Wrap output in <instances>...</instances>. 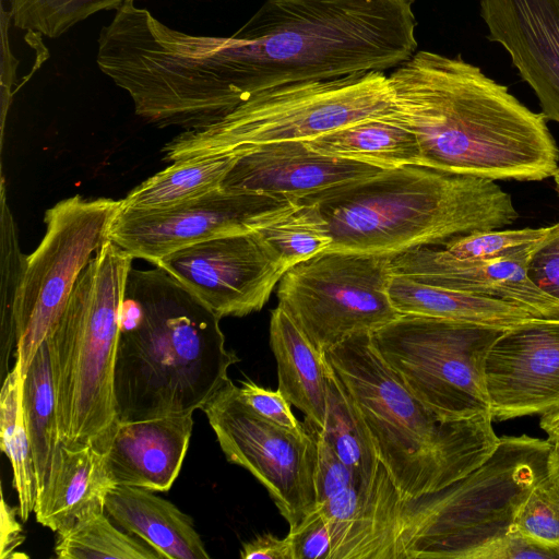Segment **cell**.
<instances>
[{"label": "cell", "mask_w": 559, "mask_h": 559, "mask_svg": "<svg viewBox=\"0 0 559 559\" xmlns=\"http://www.w3.org/2000/svg\"><path fill=\"white\" fill-rule=\"evenodd\" d=\"M540 428L552 444H559V409L542 416Z\"/></svg>", "instance_id": "cell-41"}, {"label": "cell", "mask_w": 559, "mask_h": 559, "mask_svg": "<svg viewBox=\"0 0 559 559\" xmlns=\"http://www.w3.org/2000/svg\"><path fill=\"white\" fill-rule=\"evenodd\" d=\"M103 452L94 444H61L59 456L44 489L37 495L36 521L55 533L105 511L115 487Z\"/></svg>", "instance_id": "cell-21"}, {"label": "cell", "mask_w": 559, "mask_h": 559, "mask_svg": "<svg viewBox=\"0 0 559 559\" xmlns=\"http://www.w3.org/2000/svg\"><path fill=\"white\" fill-rule=\"evenodd\" d=\"M326 364L328 413L321 431L341 462L366 489L383 502L388 511L399 491L380 461L353 400L328 360Z\"/></svg>", "instance_id": "cell-24"}, {"label": "cell", "mask_w": 559, "mask_h": 559, "mask_svg": "<svg viewBox=\"0 0 559 559\" xmlns=\"http://www.w3.org/2000/svg\"><path fill=\"white\" fill-rule=\"evenodd\" d=\"M388 294L401 314H418L501 329L539 319L527 310L493 298L417 282L392 274Z\"/></svg>", "instance_id": "cell-25"}, {"label": "cell", "mask_w": 559, "mask_h": 559, "mask_svg": "<svg viewBox=\"0 0 559 559\" xmlns=\"http://www.w3.org/2000/svg\"><path fill=\"white\" fill-rule=\"evenodd\" d=\"M0 216V349L1 373L5 376L9 372L10 353L16 346L14 308L27 255L20 248L17 227L7 201L3 176Z\"/></svg>", "instance_id": "cell-32"}, {"label": "cell", "mask_w": 559, "mask_h": 559, "mask_svg": "<svg viewBox=\"0 0 559 559\" xmlns=\"http://www.w3.org/2000/svg\"><path fill=\"white\" fill-rule=\"evenodd\" d=\"M242 559H293L289 538H280L272 533L257 535L242 544Z\"/></svg>", "instance_id": "cell-39"}, {"label": "cell", "mask_w": 559, "mask_h": 559, "mask_svg": "<svg viewBox=\"0 0 559 559\" xmlns=\"http://www.w3.org/2000/svg\"><path fill=\"white\" fill-rule=\"evenodd\" d=\"M120 209L121 200H90L76 194L46 211L45 235L26 257L15 300V358L22 378L61 316L82 271L109 240Z\"/></svg>", "instance_id": "cell-11"}, {"label": "cell", "mask_w": 559, "mask_h": 559, "mask_svg": "<svg viewBox=\"0 0 559 559\" xmlns=\"http://www.w3.org/2000/svg\"><path fill=\"white\" fill-rule=\"evenodd\" d=\"M237 392L241 401L263 418L288 429L292 432L304 435L307 432L305 421L300 423L294 415L290 403L278 391L265 389L250 379L239 381Z\"/></svg>", "instance_id": "cell-36"}, {"label": "cell", "mask_w": 559, "mask_h": 559, "mask_svg": "<svg viewBox=\"0 0 559 559\" xmlns=\"http://www.w3.org/2000/svg\"><path fill=\"white\" fill-rule=\"evenodd\" d=\"M255 234L286 271L329 250L332 243L328 222L317 204L310 201H299L295 209Z\"/></svg>", "instance_id": "cell-30"}, {"label": "cell", "mask_w": 559, "mask_h": 559, "mask_svg": "<svg viewBox=\"0 0 559 559\" xmlns=\"http://www.w3.org/2000/svg\"><path fill=\"white\" fill-rule=\"evenodd\" d=\"M221 318L162 267H131L120 308L114 389L119 420L201 409L240 359Z\"/></svg>", "instance_id": "cell-3"}, {"label": "cell", "mask_w": 559, "mask_h": 559, "mask_svg": "<svg viewBox=\"0 0 559 559\" xmlns=\"http://www.w3.org/2000/svg\"><path fill=\"white\" fill-rule=\"evenodd\" d=\"M492 418L559 409V320L534 319L506 329L485 359Z\"/></svg>", "instance_id": "cell-15"}, {"label": "cell", "mask_w": 559, "mask_h": 559, "mask_svg": "<svg viewBox=\"0 0 559 559\" xmlns=\"http://www.w3.org/2000/svg\"><path fill=\"white\" fill-rule=\"evenodd\" d=\"M16 513H19V508L9 506L3 492H1V559L19 557V555L15 554V549L20 547L25 539Z\"/></svg>", "instance_id": "cell-40"}, {"label": "cell", "mask_w": 559, "mask_h": 559, "mask_svg": "<svg viewBox=\"0 0 559 559\" xmlns=\"http://www.w3.org/2000/svg\"><path fill=\"white\" fill-rule=\"evenodd\" d=\"M270 346L277 364L278 391L306 419L323 429L328 413V364L286 311H271Z\"/></svg>", "instance_id": "cell-23"}, {"label": "cell", "mask_w": 559, "mask_h": 559, "mask_svg": "<svg viewBox=\"0 0 559 559\" xmlns=\"http://www.w3.org/2000/svg\"><path fill=\"white\" fill-rule=\"evenodd\" d=\"M53 550L59 559H162L142 539L117 528L105 512L57 533Z\"/></svg>", "instance_id": "cell-31"}, {"label": "cell", "mask_w": 559, "mask_h": 559, "mask_svg": "<svg viewBox=\"0 0 559 559\" xmlns=\"http://www.w3.org/2000/svg\"><path fill=\"white\" fill-rule=\"evenodd\" d=\"M247 148L176 160L132 189L121 200V209H165L219 188L238 156Z\"/></svg>", "instance_id": "cell-27"}, {"label": "cell", "mask_w": 559, "mask_h": 559, "mask_svg": "<svg viewBox=\"0 0 559 559\" xmlns=\"http://www.w3.org/2000/svg\"><path fill=\"white\" fill-rule=\"evenodd\" d=\"M513 524L524 535L559 547V484L549 473L522 502Z\"/></svg>", "instance_id": "cell-35"}, {"label": "cell", "mask_w": 559, "mask_h": 559, "mask_svg": "<svg viewBox=\"0 0 559 559\" xmlns=\"http://www.w3.org/2000/svg\"><path fill=\"white\" fill-rule=\"evenodd\" d=\"M490 40L509 53L547 120L559 123V0H480Z\"/></svg>", "instance_id": "cell-17"}, {"label": "cell", "mask_w": 559, "mask_h": 559, "mask_svg": "<svg viewBox=\"0 0 559 559\" xmlns=\"http://www.w3.org/2000/svg\"><path fill=\"white\" fill-rule=\"evenodd\" d=\"M309 423L318 443L317 507L332 535L330 559H395V528L383 502L355 478L321 429Z\"/></svg>", "instance_id": "cell-16"}, {"label": "cell", "mask_w": 559, "mask_h": 559, "mask_svg": "<svg viewBox=\"0 0 559 559\" xmlns=\"http://www.w3.org/2000/svg\"><path fill=\"white\" fill-rule=\"evenodd\" d=\"M382 170L373 165L316 152L305 141H282L248 147L238 156L221 188L300 201Z\"/></svg>", "instance_id": "cell-18"}, {"label": "cell", "mask_w": 559, "mask_h": 559, "mask_svg": "<svg viewBox=\"0 0 559 559\" xmlns=\"http://www.w3.org/2000/svg\"><path fill=\"white\" fill-rule=\"evenodd\" d=\"M393 254L325 250L284 273L278 306L322 353L372 333L401 316L388 294Z\"/></svg>", "instance_id": "cell-10"}, {"label": "cell", "mask_w": 559, "mask_h": 559, "mask_svg": "<svg viewBox=\"0 0 559 559\" xmlns=\"http://www.w3.org/2000/svg\"><path fill=\"white\" fill-rule=\"evenodd\" d=\"M300 201L329 224V250L399 253L512 225L519 214L495 180L404 165Z\"/></svg>", "instance_id": "cell-4"}, {"label": "cell", "mask_w": 559, "mask_h": 559, "mask_svg": "<svg viewBox=\"0 0 559 559\" xmlns=\"http://www.w3.org/2000/svg\"><path fill=\"white\" fill-rule=\"evenodd\" d=\"M22 385L20 361L4 376L0 393L1 450L11 462L13 486L19 498V516L26 522L34 511L37 499V484L29 437L22 408Z\"/></svg>", "instance_id": "cell-29"}, {"label": "cell", "mask_w": 559, "mask_h": 559, "mask_svg": "<svg viewBox=\"0 0 559 559\" xmlns=\"http://www.w3.org/2000/svg\"><path fill=\"white\" fill-rule=\"evenodd\" d=\"M415 0H264L231 36L179 33L173 73L195 98L231 111L305 81L395 69L417 51Z\"/></svg>", "instance_id": "cell-1"}, {"label": "cell", "mask_w": 559, "mask_h": 559, "mask_svg": "<svg viewBox=\"0 0 559 559\" xmlns=\"http://www.w3.org/2000/svg\"><path fill=\"white\" fill-rule=\"evenodd\" d=\"M527 274L539 289L559 301V222L531 251Z\"/></svg>", "instance_id": "cell-38"}, {"label": "cell", "mask_w": 559, "mask_h": 559, "mask_svg": "<svg viewBox=\"0 0 559 559\" xmlns=\"http://www.w3.org/2000/svg\"><path fill=\"white\" fill-rule=\"evenodd\" d=\"M129 0H10L15 27L57 38L79 22L104 10H117Z\"/></svg>", "instance_id": "cell-33"}, {"label": "cell", "mask_w": 559, "mask_h": 559, "mask_svg": "<svg viewBox=\"0 0 559 559\" xmlns=\"http://www.w3.org/2000/svg\"><path fill=\"white\" fill-rule=\"evenodd\" d=\"M552 443L500 438L492 454L436 492L395 503V559H469L513 526L531 490L549 473Z\"/></svg>", "instance_id": "cell-7"}, {"label": "cell", "mask_w": 559, "mask_h": 559, "mask_svg": "<svg viewBox=\"0 0 559 559\" xmlns=\"http://www.w3.org/2000/svg\"><path fill=\"white\" fill-rule=\"evenodd\" d=\"M549 474L559 484V444H552L549 456Z\"/></svg>", "instance_id": "cell-42"}, {"label": "cell", "mask_w": 559, "mask_h": 559, "mask_svg": "<svg viewBox=\"0 0 559 559\" xmlns=\"http://www.w3.org/2000/svg\"><path fill=\"white\" fill-rule=\"evenodd\" d=\"M299 201L216 188L190 201L157 210L120 209L109 239L133 258L156 265L168 253L215 237L255 231Z\"/></svg>", "instance_id": "cell-13"}, {"label": "cell", "mask_w": 559, "mask_h": 559, "mask_svg": "<svg viewBox=\"0 0 559 559\" xmlns=\"http://www.w3.org/2000/svg\"><path fill=\"white\" fill-rule=\"evenodd\" d=\"M550 230L551 226L475 231L453 237L437 249L442 257L456 261L496 260L532 250Z\"/></svg>", "instance_id": "cell-34"}, {"label": "cell", "mask_w": 559, "mask_h": 559, "mask_svg": "<svg viewBox=\"0 0 559 559\" xmlns=\"http://www.w3.org/2000/svg\"><path fill=\"white\" fill-rule=\"evenodd\" d=\"M532 250L496 260L456 261L442 257L435 246L416 247L394 253L391 272L420 283L502 300L539 319L559 320V301L539 289L527 274Z\"/></svg>", "instance_id": "cell-19"}, {"label": "cell", "mask_w": 559, "mask_h": 559, "mask_svg": "<svg viewBox=\"0 0 559 559\" xmlns=\"http://www.w3.org/2000/svg\"><path fill=\"white\" fill-rule=\"evenodd\" d=\"M22 408L31 441L38 495L50 477L62 444L46 341L23 377Z\"/></svg>", "instance_id": "cell-28"}, {"label": "cell", "mask_w": 559, "mask_h": 559, "mask_svg": "<svg viewBox=\"0 0 559 559\" xmlns=\"http://www.w3.org/2000/svg\"><path fill=\"white\" fill-rule=\"evenodd\" d=\"M105 511L121 528L150 545L162 559H209L193 520L153 491L115 486Z\"/></svg>", "instance_id": "cell-22"}, {"label": "cell", "mask_w": 559, "mask_h": 559, "mask_svg": "<svg viewBox=\"0 0 559 559\" xmlns=\"http://www.w3.org/2000/svg\"><path fill=\"white\" fill-rule=\"evenodd\" d=\"M392 119L423 166L491 180L540 181L559 168L547 119L461 57L417 50L389 75Z\"/></svg>", "instance_id": "cell-2"}, {"label": "cell", "mask_w": 559, "mask_h": 559, "mask_svg": "<svg viewBox=\"0 0 559 559\" xmlns=\"http://www.w3.org/2000/svg\"><path fill=\"white\" fill-rule=\"evenodd\" d=\"M394 110L389 76L368 71L285 84L250 96L217 121L185 130L164 145V159L231 153L282 141H305Z\"/></svg>", "instance_id": "cell-8"}, {"label": "cell", "mask_w": 559, "mask_h": 559, "mask_svg": "<svg viewBox=\"0 0 559 559\" xmlns=\"http://www.w3.org/2000/svg\"><path fill=\"white\" fill-rule=\"evenodd\" d=\"M391 117L366 119L305 140V143L316 152L384 170L404 165L423 166L421 151L415 134Z\"/></svg>", "instance_id": "cell-26"}, {"label": "cell", "mask_w": 559, "mask_h": 559, "mask_svg": "<svg viewBox=\"0 0 559 559\" xmlns=\"http://www.w3.org/2000/svg\"><path fill=\"white\" fill-rule=\"evenodd\" d=\"M156 265L221 319L261 310L286 272L255 231L186 246L163 257Z\"/></svg>", "instance_id": "cell-14"}, {"label": "cell", "mask_w": 559, "mask_h": 559, "mask_svg": "<svg viewBox=\"0 0 559 559\" xmlns=\"http://www.w3.org/2000/svg\"><path fill=\"white\" fill-rule=\"evenodd\" d=\"M193 413L143 420L117 419L95 444L116 486L168 491L189 448Z\"/></svg>", "instance_id": "cell-20"}, {"label": "cell", "mask_w": 559, "mask_h": 559, "mask_svg": "<svg viewBox=\"0 0 559 559\" xmlns=\"http://www.w3.org/2000/svg\"><path fill=\"white\" fill-rule=\"evenodd\" d=\"M201 411L231 463L246 468L267 490L294 530L317 508L318 443L311 424L298 435L253 412L230 380Z\"/></svg>", "instance_id": "cell-12"}, {"label": "cell", "mask_w": 559, "mask_h": 559, "mask_svg": "<svg viewBox=\"0 0 559 559\" xmlns=\"http://www.w3.org/2000/svg\"><path fill=\"white\" fill-rule=\"evenodd\" d=\"M133 259L109 239L82 271L46 338L59 435L66 445L97 444L118 419L115 364Z\"/></svg>", "instance_id": "cell-6"}, {"label": "cell", "mask_w": 559, "mask_h": 559, "mask_svg": "<svg viewBox=\"0 0 559 559\" xmlns=\"http://www.w3.org/2000/svg\"><path fill=\"white\" fill-rule=\"evenodd\" d=\"M555 182V190L559 194V168L551 176Z\"/></svg>", "instance_id": "cell-43"}, {"label": "cell", "mask_w": 559, "mask_h": 559, "mask_svg": "<svg viewBox=\"0 0 559 559\" xmlns=\"http://www.w3.org/2000/svg\"><path fill=\"white\" fill-rule=\"evenodd\" d=\"M293 559H330L332 535L330 526L317 507L288 532Z\"/></svg>", "instance_id": "cell-37"}, {"label": "cell", "mask_w": 559, "mask_h": 559, "mask_svg": "<svg viewBox=\"0 0 559 559\" xmlns=\"http://www.w3.org/2000/svg\"><path fill=\"white\" fill-rule=\"evenodd\" d=\"M374 443L401 498L441 490L481 465L500 438L491 415L447 421L420 402L385 364L371 332L324 353Z\"/></svg>", "instance_id": "cell-5"}, {"label": "cell", "mask_w": 559, "mask_h": 559, "mask_svg": "<svg viewBox=\"0 0 559 559\" xmlns=\"http://www.w3.org/2000/svg\"><path fill=\"white\" fill-rule=\"evenodd\" d=\"M506 329L401 314L371 333L401 382L443 420L490 415L485 359Z\"/></svg>", "instance_id": "cell-9"}]
</instances>
